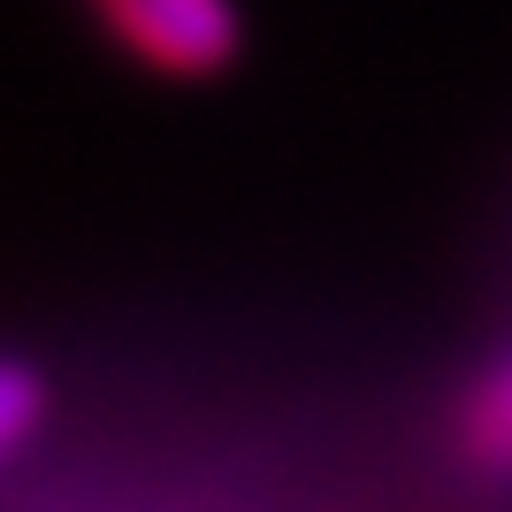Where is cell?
I'll return each instance as SVG.
<instances>
[{"instance_id":"cell-2","label":"cell","mask_w":512,"mask_h":512,"mask_svg":"<svg viewBox=\"0 0 512 512\" xmlns=\"http://www.w3.org/2000/svg\"><path fill=\"white\" fill-rule=\"evenodd\" d=\"M451 444H459V459H467L474 474L512 482V344L497 360H482V375L459 390V406H451Z\"/></svg>"},{"instance_id":"cell-3","label":"cell","mask_w":512,"mask_h":512,"mask_svg":"<svg viewBox=\"0 0 512 512\" xmlns=\"http://www.w3.org/2000/svg\"><path fill=\"white\" fill-rule=\"evenodd\" d=\"M39 421H46V383H39V367L0 352V467H8L31 436H39Z\"/></svg>"},{"instance_id":"cell-1","label":"cell","mask_w":512,"mask_h":512,"mask_svg":"<svg viewBox=\"0 0 512 512\" xmlns=\"http://www.w3.org/2000/svg\"><path fill=\"white\" fill-rule=\"evenodd\" d=\"M85 8L138 69L176 77V85H207L245 54L237 0H85Z\"/></svg>"}]
</instances>
